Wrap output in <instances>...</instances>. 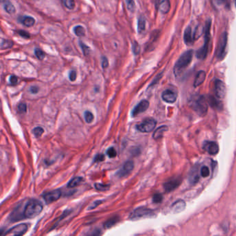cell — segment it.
I'll use <instances>...</instances> for the list:
<instances>
[{"instance_id":"obj_37","label":"cell","mask_w":236,"mask_h":236,"mask_svg":"<svg viewBox=\"0 0 236 236\" xmlns=\"http://www.w3.org/2000/svg\"><path fill=\"white\" fill-rule=\"evenodd\" d=\"M132 50H133V53H134V54H135V55H139V53H140L141 47H140V45L137 42L135 41L133 42Z\"/></svg>"},{"instance_id":"obj_25","label":"cell","mask_w":236,"mask_h":236,"mask_svg":"<svg viewBox=\"0 0 236 236\" xmlns=\"http://www.w3.org/2000/svg\"><path fill=\"white\" fill-rule=\"evenodd\" d=\"M146 19H145L143 17H141V18H139L138 20V27H137L139 33H142L145 30H146Z\"/></svg>"},{"instance_id":"obj_39","label":"cell","mask_w":236,"mask_h":236,"mask_svg":"<svg viewBox=\"0 0 236 236\" xmlns=\"http://www.w3.org/2000/svg\"><path fill=\"white\" fill-rule=\"evenodd\" d=\"M107 155L110 158H115L117 155V152L113 147H111L107 150Z\"/></svg>"},{"instance_id":"obj_43","label":"cell","mask_w":236,"mask_h":236,"mask_svg":"<svg viewBox=\"0 0 236 236\" xmlns=\"http://www.w3.org/2000/svg\"><path fill=\"white\" fill-rule=\"evenodd\" d=\"M18 33L19 35L24 39H29L30 38V34L28 33L27 31H25L24 30H20V31H18Z\"/></svg>"},{"instance_id":"obj_30","label":"cell","mask_w":236,"mask_h":236,"mask_svg":"<svg viewBox=\"0 0 236 236\" xmlns=\"http://www.w3.org/2000/svg\"><path fill=\"white\" fill-rule=\"evenodd\" d=\"M119 220V218L118 217H114L110 219L106 223H105V227L107 229H109L110 227L113 226L115 224L118 222V221Z\"/></svg>"},{"instance_id":"obj_48","label":"cell","mask_w":236,"mask_h":236,"mask_svg":"<svg viewBox=\"0 0 236 236\" xmlns=\"http://www.w3.org/2000/svg\"><path fill=\"white\" fill-rule=\"evenodd\" d=\"M101 202H102V201H101V200H98V201H95V202H93L92 204V206L89 207V209H88L91 210V209H93L96 208V207H97L98 205H100V204H101Z\"/></svg>"},{"instance_id":"obj_4","label":"cell","mask_w":236,"mask_h":236,"mask_svg":"<svg viewBox=\"0 0 236 236\" xmlns=\"http://www.w3.org/2000/svg\"><path fill=\"white\" fill-rule=\"evenodd\" d=\"M191 107L199 115L204 116L208 112V101L204 96H198L191 101Z\"/></svg>"},{"instance_id":"obj_32","label":"cell","mask_w":236,"mask_h":236,"mask_svg":"<svg viewBox=\"0 0 236 236\" xmlns=\"http://www.w3.org/2000/svg\"><path fill=\"white\" fill-rule=\"evenodd\" d=\"M79 44H80V47H81V49L82 50V53H83L84 55L85 56H89L90 54V52H91L90 48L88 46H87V45L85 44L84 42H82L81 41L79 42Z\"/></svg>"},{"instance_id":"obj_44","label":"cell","mask_w":236,"mask_h":236,"mask_svg":"<svg viewBox=\"0 0 236 236\" xmlns=\"http://www.w3.org/2000/svg\"><path fill=\"white\" fill-rule=\"evenodd\" d=\"M69 78L71 81H75L76 80V78H77V73H76V71L72 70L71 71L69 74Z\"/></svg>"},{"instance_id":"obj_33","label":"cell","mask_w":236,"mask_h":236,"mask_svg":"<svg viewBox=\"0 0 236 236\" xmlns=\"http://www.w3.org/2000/svg\"><path fill=\"white\" fill-rule=\"evenodd\" d=\"M94 186L96 188V189L97 190H99V191H106V190H109L110 186V185H105L103 184H95Z\"/></svg>"},{"instance_id":"obj_47","label":"cell","mask_w":236,"mask_h":236,"mask_svg":"<svg viewBox=\"0 0 236 236\" xmlns=\"http://www.w3.org/2000/svg\"><path fill=\"white\" fill-rule=\"evenodd\" d=\"M105 160V155L103 154H98L94 157V162L103 161Z\"/></svg>"},{"instance_id":"obj_23","label":"cell","mask_w":236,"mask_h":236,"mask_svg":"<svg viewBox=\"0 0 236 236\" xmlns=\"http://www.w3.org/2000/svg\"><path fill=\"white\" fill-rule=\"evenodd\" d=\"M20 22L24 26L27 27H31L34 26V24H35V19H34L33 17L24 16V17H22Z\"/></svg>"},{"instance_id":"obj_1","label":"cell","mask_w":236,"mask_h":236,"mask_svg":"<svg viewBox=\"0 0 236 236\" xmlns=\"http://www.w3.org/2000/svg\"><path fill=\"white\" fill-rule=\"evenodd\" d=\"M193 56V51L189 50L184 53L179 59L174 67V73L176 76H180L184 71L191 63Z\"/></svg>"},{"instance_id":"obj_2","label":"cell","mask_w":236,"mask_h":236,"mask_svg":"<svg viewBox=\"0 0 236 236\" xmlns=\"http://www.w3.org/2000/svg\"><path fill=\"white\" fill-rule=\"evenodd\" d=\"M43 206L42 204L35 200H31L24 207L23 215L26 218H34L38 216L42 211Z\"/></svg>"},{"instance_id":"obj_9","label":"cell","mask_w":236,"mask_h":236,"mask_svg":"<svg viewBox=\"0 0 236 236\" xmlns=\"http://www.w3.org/2000/svg\"><path fill=\"white\" fill-rule=\"evenodd\" d=\"M62 192L60 190H54L52 191L45 193L43 195V198L47 204H52L54 201L58 200L61 197Z\"/></svg>"},{"instance_id":"obj_31","label":"cell","mask_w":236,"mask_h":236,"mask_svg":"<svg viewBox=\"0 0 236 236\" xmlns=\"http://www.w3.org/2000/svg\"><path fill=\"white\" fill-rule=\"evenodd\" d=\"M64 6L69 10H72L76 6L74 0H62Z\"/></svg>"},{"instance_id":"obj_11","label":"cell","mask_w":236,"mask_h":236,"mask_svg":"<svg viewBox=\"0 0 236 236\" xmlns=\"http://www.w3.org/2000/svg\"><path fill=\"white\" fill-rule=\"evenodd\" d=\"M215 93L217 98H223L226 95V87L222 81L216 80L215 82Z\"/></svg>"},{"instance_id":"obj_14","label":"cell","mask_w":236,"mask_h":236,"mask_svg":"<svg viewBox=\"0 0 236 236\" xmlns=\"http://www.w3.org/2000/svg\"><path fill=\"white\" fill-rule=\"evenodd\" d=\"M149 105L150 103L147 101L146 100L141 101L140 103H139L135 108H134V110L132 111V116H136L138 114H139L144 112L145 111H146L147 110V108L149 107Z\"/></svg>"},{"instance_id":"obj_46","label":"cell","mask_w":236,"mask_h":236,"mask_svg":"<svg viewBox=\"0 0 236 236\" xmlns=\"http://www.w3.org/2000/svg\"><path fill=\"white\" fill-rule=\"evenodd\" d=\"M9 81H10V83L11 85H15L18 84V78L17 77V76H15L12 75L10 77Z\"/></svg>"},{"instance_id":"obj_5","label":"cell","mask_w":236,"mask_h":236,"mask_svg":"<svg viewBox=\"0 0 236 236\" xmlns=\"http://www.w3.org/2000/svg\"><path fill=\"white\" fill-rule=\"evenodd\" d=\"M227 42H228V35L226 32H224L222 33L219 38L217 49H216V57L220 60H223L226 56Z\"/></svg>"},{"instance_id":"obj_20","label":"cell","mask_w":236,"mask_h":236,"mask_svg":"<svg viewBox=\"0 0 236 236\" xmlns=\"http://www.w3.org/2000/svg\"><path fill=\"white\" fill-rule=\"evenodd\" d=\"M206 78V72L204 71H200L196 75L194 81V87H198L203 83Z\"/></svg>"},{"instance_id":"obj_34","label":"cell","mask_w":236,"mask_h":236,"mask_svg":"<svg viewBox=\"0 0 236 236\" xmlns=\"http://www.w3.org/2000/svg\"><path fill=\"white\" fill-rule=\"evenodd\" d=\"M85 116V119L87 123H91L93 121V118H94V116H93V114L89 112V111H86L84 114Z\"/></svg>"},{"instance_id":"obj_36","label":"cell","mask_w":236,"mask_h":236,"mask_svg":"<svg viewBox=\"0 0 236 236\" xmlns=\"http://www.w3.org/2000/svg\"><path fill=\"white\" fill-rule=\"evenodd\" d=\"M33 133L36 137H39L44 133V129L41 127H36L33 130Z\"/></svg>"},{"instance_id":"obj_42","label":"cell","mask_w":236,"mask_h":236,"mask_svg":"<svg viewBox=\"0 0 236 236\" xmlns=\"http://www.w3.org/2000/svg\"><path fill=\"white\" fill-rule=\"evenodd\" d=\"M162 200H163V196H162L161 194H159V193L155 194L154 196H153V198H152L153 202H155V203L161 202Z\"/></svg>"},{"instance_id":"obj_18","label":"cell","mask_w":236,"mask_h":236,"mask_svg":"<svg viewBox=\"0 0 236 236\" xmlns=\"http://www.w3.org/2000/svg\"><path fill=\"white\" fill-rule=\"evenodd\" d=\"M218 99L215 98L212 96H209L208 99H207V101H208L209 104L211 107L216 110H222V104L220 101H219Z\"/></svg>"},{"instance_id":"obj_41","label":"cell","mask_w":236,"mask_h":236,"mask_svg":"<svg viewBox=\"0 0 236 236\" xmlns=\"http://www.w3.org/2000/svg\"><path fill=\"white\" fill-rule=\"evenodd\" d=\"M27 105L24 103H19L18 105V110L19 113H24L27 112Z\"/></svg>"},{"instance_id":"obj_51","label":"cell","mask_w":236,"mask_h":236,"mask_svg":"<svg viewBox=\"0 0 236 236\" xmlns=\"http://www.w3.org/2000/svg\"><path fill=\"white\" fill-rule=\"evenodd\" d=\"M234 2H235V7H236V0H234Z\"/></svg>"},{"instance_id":"obj_50","label":"cell","mask_w":236,"mask_h":236,"mask_svg":"<svg viewBox=\"0 0 236 236\" xmlns=\"http://www.w3.org/2000/svg\"><path fill=\"white\" fill-rule=\"evenodd\" d=\"M214 1L217 5H222V4H224V2H225V0H214Z\"/></svg>"},{"instance_id":"obj_8","label":"cell","mask_w":236,"mask_h":236,"mask_svg":"<svg viewBox=\"0 0 236 236\" xmlns=\"http://www.w3.org/2000/svg\"><path fill=\"white\" fill-rule=\"evenodd\" d=\"M28 226L26 224H18L13 228L10 229L6 233V235H22L27 231Z\"/></svg>"},{"instance_id":"obj_12","label":"cell","mask_w":236,"mask_h":236,"mask_svg":"<svg viewBox=\"0 0 236 236\" xmlns=\"http://www.w3.org/2000/svg\"><path fill=\"white\" fill-rule=\"evenodd\" d=\"M134 167H135L134 162L132 161H127L125 163L123 167L116 173V175L119 177H123L125 176L129 175L132 172V170L134 169Z\"/></svg>"},{"instance_id":"obj_15","label":"cell","mask_w":236,"mask_h":236,"mask_svg":"<svg viewBox=\"0 0 236 236\" xmlns=\"http://www.w3.org/2000/svg\"><path fill=\"white\" fill-rule=\"evenodd\" d=\"M181 184V180L180 179H174V180H170L164 184V188L166 192H171L172 190L177 188Z\"/></svg>"},{"instance_id":"obj_28","label":"cell","mask_w":236,"mask_h":236,"mask_svg":"<svg viewBox=\"0 0 236 236\" xmlns=\"http://www.w3.org/2000/svg\"><path fill=\"white\" fill-rule=\"evenodd\" d=\"M4 9L6 11V13H8V14H13L15 13V8L14 6L13 5V4H11V3L10 2H5L4 4Z\"/></svg>"},{"instance_id":"obj_3","label":"cell","mask_w":236,"mask_h":236,"mask_svg":"<svg viewBox=\"0 0 236 236\" xmlns=\"http://www.w3.org/2000/svg\"><path fill=\"white\" fill-rule=\"evenodd\" d=\"M210 26H211V21L209 19L206 22L205 28H204V44L196 53V56L200 60H204L206 58L207 54H208L210 39Z\"/></svg>"},{"instance_id":"obj_21","label":"cell","mask_w":236,"mask_h":236,"mask_svg":"<svg viewBox=\"0 0 236 236\" xmlns=\"http://www.w3.org/2000/svg\"><path fill=\"white\" fill-rule=\"evenodd\" d=\"M168 130V127L166 126H162L158 127L155 131L154 134H153V138H154L155 140H158V139L162 138L164 136V134Z\"/></svg>"},{"instance_id":"obj_10","label":"cell","mask_w":236,"mask_h":236,"mask_svg":"<svg viewBox=\"0 0 236 236\" xmlns=\"http://www.w3.org/2000/svg\"><path fill=\"white\" fill-rule=\"evenodd\" d=\"M177 92L172 89H166L162 93V99L166 103H173L177 101Z\"/></svg>"},{"instance_id":"obj_27","label":"cell","mask_w":236,"mask_h":236,"mask_svg":"<svg viewBox=\"0 0 236 236\" xmlns=\"http://www.w3.org/2000/svg\"><path fill=\"white\" fill-rule=\"evenodd\" d=\"M73 32L76 34V36L78 37H84L85 35V29L83 27L81 26V25H78V26L75 27L73 28Z\"/></svg>"},{"instance_id":"obj_7","label":"cell","mask_w":236,"mask_h":236,"mask_svg":"<svg viewBox=\"0 0 236 236\" xmlns=\"http://www.w3.org/2000/svg\"><path fill=\"white\" fill-rule=\"evenodd\" d=\"M157 125V121L153 118H147L136 126V129L141 132H152Z\"/></svg>"},{"instance_id":"obj_38","label":"cell","mask_w":236,"mask_h":236,"mask_svg":"<svg viewBox=\"0 0 236 236\" xmlns=\"http://www.w3.org/2000/svg\"><path fill=\"white\" fill-rule=\"evenodd\" d=\"M126 4H127V8L131 12H134L135 9V3L134 0H126Z\"/></svg>"},{"instance_id":"obj_26","label":"cell","mask_w":236,"mask_h":236,"mask_svg":"<svg viewBox=\"0 0 236 236\" xmlns=\"http://www.w3.org/2000/svg\"><path fill=\"white\" fill-rule=\"evenodd\" d=\"M13 42L10 39H2L1 41V49H8L13 46Z\"/></svg>"},{"instance_id":"obj_16","label":"cell","mask_w":236,"mask_h":236,"mask_svg":"<svg viewBox=\"0 0 236 236\" xmlns=\"http://www.w3.org/2000/svg\"><path fill=\"white\" fill-rule=\"evenodd\" d=\"M184 42L187 45H190L193 43L194 38H193V33L192 32V28L190 27H188L184 31Z\"/></svg>"},{"instance_id":"obj_45","label":"cell","mask_w":236,"mask_h":236,"mask_svg":"<svg viewBox=\"0 0 236 236\" xmlns=\"http://www.w3.org/2000/svg\"><path fill=\"white\" fill-rule=\"evenodd\" d=\"M108 66H109V61H108V59L107 57L103 56V58H102V67H103V69H106Z\"/></svg>"},{"instance_id":"obj_29","label":"cell","mask_w":236,"mask_h":236,"mask_svg":"<svg viewBox=\"0 0 236 236\" xmlns=\"http://www.w3.org/2000/svg\"><path fill=\"white\" fill-rule=\"evenodd\" d=\"M204 28L203 27L199 25L197 27H196L195 30L193 33V38H194V40H196V39H199L201 37V35H202V33L204 32Z\"/></svg>"},{"instance_id":"obj_24","label":"cell","mask_w":236,"mask_h":236,"mask_svg":"<svg viewBox=\"0 0 236 236\" xmlns=\"http://www.w3.org/2000/svg\"><path fill=\"white\" fill-rule=\"evenodd\" d=\"M82 181H83V179H82V177H76L69 181V182L67 184V187L70 188H75L76 186H78V185L81 184Z\"/></svg>"},{"instance_id":"obj_17","label":"cell","mask_w":236,"mask_h":236,"mask_svg":"<svg viewBox=\"0 0 236 236\" xmlns=\"http://www.w3.org/2000/svg\"><path fill=\"white\" fill-rule=\"evenodd\" d=\"M186 207V203L184 200H177L172 205V211L173 213H179L182 212Z\"/></svg>"},{"instance_id":"obj_6","label":"cell","mask_w":236,"mask_h":236,"mask_svg":"<svg viewBox=\"0 0 236 236\" xmlns=\"http://www.w3.org/2000/svg\"><path fill=\"white\" fill-rule=\"evenodd\" d=\"M155 215V213L152 210L147 208H138L134 210L130 215V219L132 220H136L138 219L151 217Z\"/></svg>"},{"instance_id":"obj_19","label":"cell","mask_w":236,"mask_h":236,"mask_svg":"<svg viewBox=\"0 0 236 236\" xmlns=\"http://www.w3.org/2000/svg\"><path fill=\"white\" fill-rule=\"evenodd\" d=\"M159 10L162 13L166 14L170 9V3L169 0H161L159 4Z\"/></svg>"},{"instance_id":"obj_49","label":"cell","mask_w":236,"mask_h":236,"mask_svg":"<svg viewBox=\"0 0 236 236\" xmlns=\"http://www.w3.org/2000/svg\"><path fill=\"white\" fill-rule=\"evenodd\" d=\"M38 90L39 89L37 87L35 86H33V87H31L30 88V92L32 93H37L38 92Z\"/></svg>"},{"instance_id":"obj_40","label":"cell","mask_w":236,"mask_h":236,"mask_svg":"<svg viewBox=\"0 0 236 236\" xmlns=\"http://www.w3.org/2000/svg\"><path fill=\"white\" fill-rule=\"evenodd\" d=\"M210 171L207 166H203L201 169V176L202 177H207L209 176Z\"/></svg>"},{"instance_id":"obj_22","label":"cell","mask_w":236,"mask_h":236,"mask_svg":"<svg viewBox=\"0 0 236 236\" xmlns=\"http://www.w3.org/2000/svg\"><path fill=\"white\" fill-rule=\"evenodd\" d=\"M199 179H200V176L198 174V168H195L190 171L189 175V182L190 184L195 185L198 182Z\"/></svg>"},{"instance_id":"obj_13","label":"cell","mask_w":236,"mask_h":236,"mask_svg":"<svg viewBox=\"0 0 236 236\" xmlns=\"http://www.w3.org/2000/svg\"><path fill=\"white\" fill-rule=\"evenodd\" d=\"M203 149L210 155H216L219 152V146L215 142L205 141L203 144Z\"/></svg>"},{"instance_id":"obj_35","label":"cell","mask_w":236,"mask_h":236,"mask_svg":"<svg viewBox=\"0 0 236 236\" xmlns=\"http://www.w3.org/2000/svg\"><path fill=\"white\" fill-rule=\"evenodd\" d=\"M35 55L38 58V59L40 60L45 58V53L41 49H39V48H35Z\"/></svg>"}]
</instances>
